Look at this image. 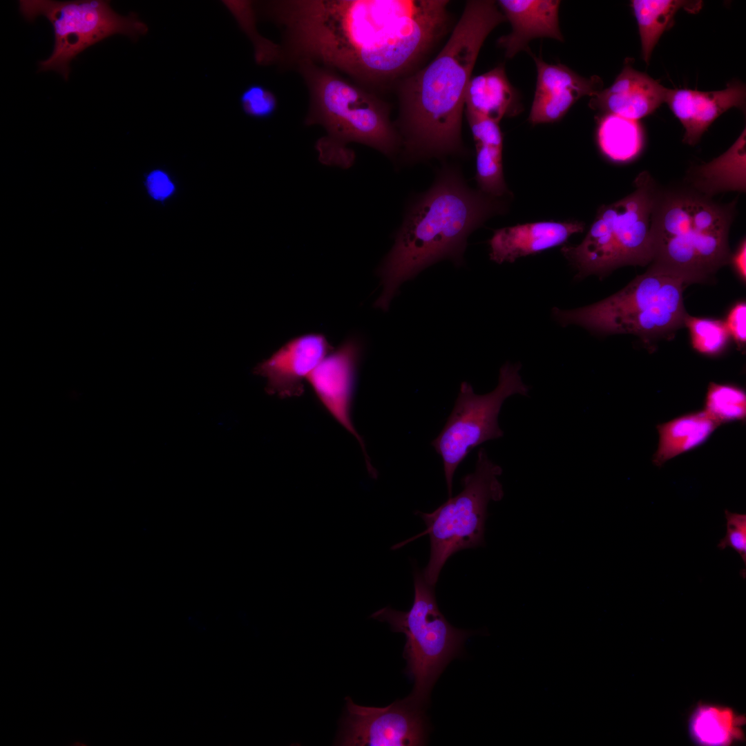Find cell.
Here are the masks:
<instances>
[{
	"label": "cell",
	"mask_w": 746,
	"mask_h": 746,
	"mask_svg": "<svg viewBox=\"0 0 746 746\" xmlns=\"http://www.w3.org/2000/svg\"><path fill=\"white\" fill-rule=\"evenodd\" d=\"M506 19L496 3L468 1L448 42L401 91L402 128L414 158L459 153L467 85L487 36Z\"/></svg>",
	"instance_id": "1"
},
{
	"label": "cell",
	"mask_w": 746,
	"mask_h": 746,
	"mask_svg": "<svg viewBox=\"0 0 746 746\" xmlns=\"http://www.w3.org/2000/svg\"><path fill=\"white\" fill-rule=\"evenodd\" d=\"M504 207L470 189L457 169L441 170L432 186L413 202L377 270L383 290L374 306L388 310L403 282L444 259L463 263L468 236Z\"/></svg>",
	"instance_id": "2"
},
{
	"label": "cell",
	"mask_w": 746,
	"mask_h": 746,
	"mask_svg": "<svg viewBox=\"0 0 746 746\" xmlns=\"http://www.w3.org/2000/svg\"><path fill=\"white\" fill-rule=\"evenodd\" d=\"M736 204V200L717 203L692 189H658L651 226V265L690 283L709 280L729 263L728 237Z\"/></svg>",
	"instance_id": "3"
},
{
	"label": "cell",
	"mask_w": 746,
	"mask_h": 746,
	"mask_svg": "<svg viewBox=\"0 0 746 746\" xmlns=\"http://www.w3.org/2000/svg\"><path fill=\"white\" fill-rule=\"evenodd\" d=\"M309 88L310 103L305 124L322 126L325 136L316 144L320 162L348 169L354 153L347 147L358 142L392 156L399 137L386 106L376 97L311 61H298Z\"/></svg>",
	"instance_id": "4"
},
{
	"label": "cell",
	"mask_w": 746,
	"mask_h": 746,
	"mask_svg": "<svg viewBox=\"0 0 746 746\" xmlns=\"http://www.w3.org/2000/svg\"><path fill=\"white\" fill-rule=\"evenodd\" d=\"M685 278L651 265L626 287L597 303L573 309H553L562 325H580L600 334H633L643 339L664 336L685 325L687 316Z\"/></svg>",
	"instance_id": "5"
},
{
	"label": "cell",
	"mask_w": 746,
	"mask_h": 746,
	"mask_svg": "<svg viewBox=\"0 0 746 746\" xmlns=\"http://www.w3.org/2000/svg\"><path fill=\"white\" fill-rule=\"evenodd\" d=\"M634 184L632 193L600 207L580 243L561 249L577 279L604 277L623 266L651 262V226L658 187L647 171L640 173Z\"/></svg>",
	"instance_id": "6"
},
{
	"label": "cell",
	"mask_w": 746,
	"mask_h": 746,
	"mask_svg": "<svg viewBox=\"0 0 746 746\" xmlns=\"http://www.w3.org/2000/svg\"><path fill=\"white\" fill-rule=\"evenodd\" d=\"M434 587L425 580L422 571L415 569L411 608L401 611L387 606L371 615L388 622L392 631L405 635L403 652L407 662L405 673L414 682L413 690L405 699L422 708L427 705L430 691L441 673L459 656L466 640L475 633L449 623L439 609Z\"/></svg>",
	"instance_id": "7"
},
{
	"label": "cell",
	"mask_w": 746,
	"mask_h": 746,
	"mask_svg": "<svg viewBox=\"0 0 746 746\" xmlns=\"http://www.w3.org/2000/svg\"><path fill=\"white\" fill-rule=\"evenodd\" d=\"M501 468L492 462L484 448H480L475 470L461 479L462 490L431 513L416 512L426 529L415 537L428 535L430 554L422 571L425 580L435 586L441 571L450 556L463 549L484 544L487 507L490 501H499L504 490L498 477Z\"/></svg>",
	"instance_id": "8"
},
{
	"label": "cell",
	"mask_w": 746,
	"mask_h": 746,
	"mask_svg": "<svg viewBox=\"0 0 746 746\" xmlns=\"http://www.w3.org/2000/svg\"><path fill=\"white\" fill-rule=\"evenodd\" d=\"M19 12L28 21L39 16L50 22L54 34L50 56L38 63L40 72L55 71L68 80L71 61L90 46L115 35L136 41L148 32L137 14L122 15L106 0H21Z\"/></svg>",
	"instance_id": "9"
},
{
	"label": "cell",
	"mask_w": 746,
	"mask_h": 746,
	"mask_svg": "<svg viewBox=\"0 0 746 746\" xmlns=\"http://www.w3.org/2000/svg\"><path fill=\"white\" fill-rule=\"evenodd\" d=\"M519 363L506 362L499 372L496 388L476 394L466 381L461 383L457 398L440 434L431 444L441 456L448 497H452L455 472L475 447L504 436L498 417L504 401L514 394L527 396L529 388L522 381Z\"/></svg>",
	"instance_id": "10"
},
{
	"label": "cell",
	"mask_w": 746,
	"mask_h": 746,
	"mask_svg": "<svg viewBox=\"0 0 746 746\" xmlns=\"http://www.w3.org/2000/svg\"><path fill=\"white\" fill-rule=\"evenodd\" d=\"M346 709L334 745L342 746L424 745L428 722L424 710L408 700L385 707H365L346 697Z\"/></svg>",
	"instance_id": "11"
},
{
	"label": "cell",
	"mask_w": 746,
	"mask_h": 746,
	"mask_svg": "<svg viewBox=\"0 0 746 746\" xmlns=\"http://www.w3.org/2000/svg\"><path fill=\"white\" fill-rule=\"evenodd\" d=\"M363 350L358 336L346 338L333 349L309 375L307 382L332 417L358 441L371 477H377L365 443L352 423L351 410L358 366Z\"/></svg>",
	"instance_id": "12"
},
{
	"label": "cell",
	"mask_w": 746,
	"mask_h": 746,
	"mask_svg": "<svg viewBox=\"0 0 746 746\" xmlns=\"http://www.w3.org/2000/svg\"><path fill=\"white\" fill-rule=\"evenodd\" d=\"M326 336L308 333L285 343L258 364L254 372L266 379V390L280 398L297 397L321 361L333 350Z\"/></svg>",
	"instance_id": "13"
},
{
	"label": "cell",
	"mask_w": 746,
	"mask_h": 746,
	"mask_svg": "<svg viewBox=\"0 0 746 746\" xmlns=\"http://www.w3.org/2000/svg\"><path fill=\"white\" fill-rule=\"evenodd\" d=\"M537 67V84L528 121L533 124L562 119L581 97L596 95L602 88L597 76L586 78L567 66L545 62L531 54Z\"/></svg>",
	"instance_id": "14"
},
{
	"label": "cell",
	"mask_w": 746,
	"mask_h": 746,
	"mask_svg": "<svg viewBox=\"0 0 746 746\" xmlns=\"http://www.w3.org/2000/svg\"><path fill=\"white\" fill-rule=\"evenodd\" d=\"M745 95V86L736 81L716 91L668 88L664 102L685 129L683 142L694 145L724 112L732 107L743 108Z\"/></svg>",
	"instance_id": "15"
},
{
	"label": "cell",
	"mask_w": 746,
	"mask_h": 746,
	"mask_svg": "<svg viewBox=\"0 0 746 746\" xmlns=\"http://www.w3.org/2000/svg\"><path fill=\"white\" fill-rule=\"evenodd\" d=\"M577 220L540 221L503 227L489 240L490 258L498 264L536 254L565 243L575 233L583 231Z\"/></svg>",
	"instance_id": "16"
},
{
	"label": "cell",
	"mask_w": 746,
	"mask_h": 746,
	"mask_svg": "<svg viewBox=\"0 0 746 746\" xmlns=\"http://www.w3.org/2000/svg\"><path fill=\"white\" fill-rule=\"evenodd\" d=\"M667 90L647 74L626 64L609 88L591 97L589 106L605 115L638 121L665 102Z\"/></svg>",
	"instance_id": "17"
},
{
	"label": "cell",
	"mask_w": 746,
	"mask_h": 746,
	"mask_svg": "<svg viewBox=\"0 0 746 746\" xmlns=\"http://www.w3.org/2000/svg\"><path fill=\"white\" fill-rule=\"evenodd\" d=\"M497 3L512 26L511 32L497 41L507 58L522 50L530 52L528 43L536 38L564 41L559 24L560 1L500 0Z\"/></svg>",
	"instance_id": "18"
},
{
	"label": "cell",
	"mask_w": 746,
	"mask_h": 746,
	"mask_svg": "<svg viewBox=\"0 0 746 746\" xmlns=\"http://www.w3.org/2000/svg\"><path fill=\"white\" fill-rule=\"evenodd\" d=\"M464 105L466 112L497 122L504 116L519 113L522 108L519 93L508 81L502 66L470 78Z\"/></svg>",
	"instance_id": "19"
},
{
	"label": "cell",
	"mask_w": 746,
	"mask_h": 746,
	"mask_svg": "<svg viewBox=\"0 0 746 746\" xmlns=\"http://www.w3.org/2000/svg\"><path fill=\"white\" fill-rule=\"evenodd\" d=\"M688 180L691 189L710 197L729 191H745V129L720 157L696 167Z\"/></svg>",
	"instance_id": "20"
},
{
	"label": "cell",
	"mask_w": 746,
	"mask_h": 746,
	"mask_svg": "<svg viewBox=\"0 0 746 746\" xmlns=\"http://www.w3.org/2000/svg\"><path fill=\"white\" fill-rule=\"evenodd\" d=\"M719 425L704 410L658 425L659 442L653 457V464L661 466L673 457L699 446Z\"/></svg>",
	"instance_id": "21"
},
{
	"label": "cell",
	"mask_w": 746,
	"mask_h": 746,
	"mask_svg": "<svg viewBox=\"0 0 746 746\" xmlns=\"http://www.w3.org/2000/svg\"><path fill=\"white\" fill-rule=\"evenodd\" d=\"M631 6L638 22L643 59L648 63L656 44L677 11L684 8L688 12H697L701 8L702 1L633 0Z\"/></svg>",
	"instance_id": "22"
},
{
	"label": "cell",
	"mask_w": 746,
	"mask_h": 746,
	"mask_svg": "<svg viewBox=\"0 0 746 746\" xmlns=\"http://www.w3.org/2000/svg\"><path fill=\"white\" fill-rule=\"evenodd\" d=\"M743 719L726 707L698 706L689 720L694 740L705 745H727L743 737Z\"/></svg>",
	"instance_id": "23"
},
{
	"label": "cell",
	"mask_w": 746,
	"mask_h": 746,
	"mask_svg": "<svg viewBox=\"0 0 746 746\" xmlns=\"http://www.w3.org/2000/svg\"><path fill=\"white\" fill-rule=\"evenodd\" d=\"M597 141L601 151L610 160L627 162L640 152L642 131L637 121L606 114L599 122Z\"/></svg>",
	"instance_id": "24"
},
{
	"label": "cell",
	"mask_w": 746,
	"mask_h": 746,
	"mask_svg": "<svg viewBox=\"0 0 746 746\" xmlns=\"http://www.w3.org/2000/svg\"><path fill=\"white\" fill-rule=\"evenodd\" d=\"M704 411L720 425L741 421L746 417V394L740 388L711 383L705 400Z\"/></svg>",
	"instance_id": "25"
},
{
	"label": "cell",
	"mask_w": 746,
	"mask_h": 746,
	"mask_svg": "<svg viewBox=\"0 0 746 746\" xmlns=\"http://www.w3.org/2000/svg\"><path fill=\"white\" fill-rule=\"evenodd\" d=\"M476 180L480 191L492 198L508 193L502 167V149L476 144Z\"/></svg>",
	"instance_id": "26"
},
{
	"label": "cell",
	"mask_w": 746,
	"mask_h": 746,
	"mask_svg": "<svg viewBox=\"0 0 746 746\" xmlns=\"http://www.w3.org/2000/svg\"><path fill=\"white\" fill-rule=\"evenodd\" d=\"M685 325L689 329L693 347L704 354L716 355L721 352L730 336L725 322L720 320L687 314Z\"/></svg>",
	"instance_id": "27"
},
{
	"label": "cell",
	"mask_w": 746,
	"mask_h": 746,
	"mask_svg": "<svg viewBox=\"0 0 746 746\" xmlns=\"http://www.w3.org/2000/svg\"><path fill=\"white\" fill-rule=\"evenodd\" d=\"M224 5L238 21L242 29L251 40L255 59L259 64H267L280 57L279 47L258 34L255 26L252 3L246 1H222Z\"/></svg>",
	"instance_id": "28"
},
{
	"label": "cell",
	"mask_w": 746,
	"mask_h": 746,
	"mask_svg": "<svg viewBox=\"0 0 746 746\" xmlns=\"http://www.w3.org/2000/svg\"><path fill=\"white\" fill-rule=\"evenodd\" d=\"M240 104L243 112L254 118H268L277 108L275 95L266 87L258 84L249 85L242 92Z\"/></svg>",
	"instance_id": "29"
},
{
	"label": "cell",
	"mask_w": 746,
	"mask_h": 746,
	"mask_svg": "<svg viewBox=\"0 0 746 746\" xmlns=\"http://www.w3.org/2000/svg\"><path fill=\"white\" fill-rule=\"evenodd\" d=\"M727 532L717 545L720 550L727 547L734 549L746 564V515L725 510Z\"/></svg>",
	"instance_id": "30"
},
{
	"label": "cell",
	"mask_w": 746,
	"mask_h": 746,
	"mask_svg": "<svg viewBox=\"0 0 746 746\" xmlns=\"http://www.w3.org/2000/svg\"><path fill=\"white\" fill-rule=\"evenodd\" d=\"M466 116L476 144L503 149V137L499 122L469 112H466Z\"/></svg>",
	"instance_id": "31"
},
{
	"label": "cell",
	"mask_w": 746,
	"mask_h": 746,
	"mask_svg": "<svg viewBox=\"0 0 746 746\" xmlns=\"http://www.w3.org/2000/svg\"><path fill=\"white\" fill-rule=\"evenodd\" d=\"M746 304L737 303L729 311L725 322L729 335L740 346L746 341Z\"/></svg>",
	"instance_id": "32"
},
{
	"label": "cell",
	"mask_w": 746,
	"mask_h": 746,
	"mask_svg": "<svg viewBox=\"0 0 746 746\" xmlns=\"http://www.w3.org/2000/svg\"><path fill=\"white\" fill-rule=\"evenodd\" d=\"M150 195L156 200L167 198L173 191V185L166 174L160 171L152 172L146 180Z\"/></svg>",
	"instance_id": "33"
},
{
	"label": "cell",
	"mask_w": 746,
	"mask_h": 746,
	"mask_svg": "<svg viewBox=\"0 0 746 746\" xmlns=\"http://www.w3.org/2000/svg\"><path fill=\"white\" fill-rule=\"evenodd\" d=\"M746 242L744 238L740 243L738 247L734 254H731L729 263L732 265L733 268L739 276V277L745 282L746 278Z\"/></svg>",
	"instance_id": "34"
}]
</instances>
